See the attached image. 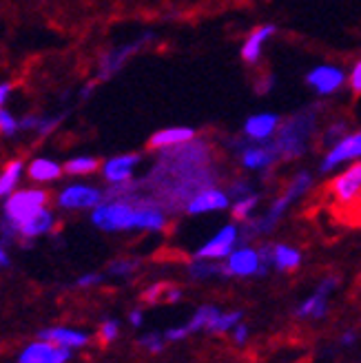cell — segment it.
I'll list each match as a JSON object with an SVG mask.
<instances>
[{"label": "cell", "instance_id": "bcb514c9", "mask_svg": "<svg viewBox=\"0 0 361 363\" xmlns=\"http://www.w3.org/2000/svg\"><path fill=\"white\" fill-rule=\"evenodd\" d=\"M355 339H357L355 333H346L344 337H341V343H344V346H350V343H355Z\"/></svg>", "mask_w": 361, "mask_h": 363}, {"label": "cell", "instance_id": "7402d4cb", "mask_svg": "<svg viewBox=\"0 0 361 363\" xmlns=\"http://www.w3.org/2000/svg\"><path fill=\"white\" fill-rule=\"evenodd\" d=\"M40 339L51 341V343H58V346H65V348H80V346H84V343L89 341V337L84 333L71 330V328H49V330H43Z\"/></svg>", "mask_w": 361, "mask_h": 363}, {"label": "cell", "instance_id": "277c9868", "mask_svg": "<svg viewBox=\"0 0 361 363\" xmlns=\"http://www.w3.org/2000/svg\"><path fill=\"white\" fill-rule=\"evenodd\" d=\"M311 189H313V173L309 169L297 171L264 215L250 217V220L244 222V226L240 228V242H250L252 238H260V235L270 233L286 215V211L291 208L299 197L309 195Z\"/></svg>", "mask_w": 361, "mask_h": 363}, {"label": "cell", "instance_id": "f546056e", "mask_svg": "<svg viewBox=\"0 0 361 363\" xmlns=\"http://www.w3.org/2000/svg\"><path fill=\"white\" fill-rule=\"evenodd\" d=\"M242 321V313L240 311H233V313H220L218 317L213 319V323L209 325V333H228L233 330L235 325Z\"/></svg>", "mask_w": 361, "mask_h": 363}, {"label": "cell", "instance_id": "3957f363", "mask_svg": "<svg viewBox=\"0 0 361 363\" xmlns=\"http://www.w3.org/2000/svg\"><path fill=\"white\" fill-rule=\"evenodd\" d=\"M319 120H321V106L319 104L304 106L301 111L282 120L279 129L273 138V144L277 149L279 160L293 162V160H299L309 153L311 140L317 133Z\"/></svg>", "mask_w": 361, "mask_h": 363}, {"label": "cell", "instance_id": "d6a6232c", "mask_svg": "<svg viewBox=\"0 0 361 363\" xmlns=\"http://www.w3.org/2000/svg\"><path fill=\"white\" fill-rule=\"evenodd\" d=\"M21 131V120H16V116L7 108H0V133L5 138H11Z\"/></svg>", "mask_w": 361, "mask_h": 363}, {"label": "cell", "instance_id": "ffe728a7", "mask_svg": "<svg viewBox=\"0 0 361 363\" xmlns=\"http://www.w3.org/2000/svg\"><path fill=\"white\" fill-rule=\"evenodd\" d=\"M193 138H197V131L193 126H169V129L155 131L149 138V149L153 151L169 149V147H175V144H184Z\"/></svg>", "mask_w": 361, "mask_h": 363}, {"label": "cell", "instance_id": "30bf717a", "mask_svg": "<svg viewBox=\"0 0 361 363\" xmlns=\"http://www.w3.org/2000/svg\"><path fill=\"white\" fill-rule=\"evenodd\" d=\"M346 82H348L346 71L335 65H319L306 74V84H309L317 96H333Z\"/></svg>", "mask_w": 361, "mask_h": 363}, {"label": "cell", "instance_id": "cb8c5ba5", "mask_svg": "<svg viewBox=\"0 0 361 363\" xmlns=\"http://www.w3.org/2000/svg\"><path fill=\"white\" fill-rule=\"evenodd\" d=\"M273 262L277 270H295L301 264V252L293 246H286V244H275L273 246Z\"/></svg>", "mask_w": 361, "mask_h": 363}, {"label": "cell", "instance_id": "60d3db41", "mask_svg": "<svg viewBox=\"0 0 361 363\" xmlns=\"http://www.w3.org/2000/svg\"><path fill=\"white\" fill-rule=\"evenodd\" d=\"M102 281V275H98V272H89V275H82L78 281H76V286L78 288H89V286H96V284H100Z\"/></svg>", "mask_w": 361, "mask_h": 363}, {"label": "cell", "instance_id": "ac0fdd59", "mask_svg": "<svg viewBox=\"0 0 361 363\" xmlns=\"http://www.w3.org/2000/svg\"><path fill=\"white\" fill-rule=\"evenodd\" d=\"M67 359H69V348L45 339L31 343L21 354V363H65Z\"/></svg>", "mask_w": 361, "mask_h": 363}, {"label": "cell", "instance_id": "7a4b0ae2", "mask_svg": "<svg viewBox=\"0 0 361 363\" xmlns=\"http://www.w3.org/2000/svg\"><path fill=\"white\" fill-rule=\"evenodd\" d=\"M91 222L106 233L118 230H165L167 228V211L144 193L133 199H104L94 213Z\"/></svg>", "mask_w": 361, "mask_h": 363}, {"label": "cell", "instance_id": "52a82bcc", "mask_svg": "<svg viewBox=\"0 0 361 363\" xmlns=\"http://www.w3.org/2000/svg\"><path fill=\"white\" fill-rule=\"evenodd\" d=\"M328 195L339 206H359L361 204V162H355L341 171L328 184Z\"/></svg>", "mask_w": 361, "mask_h": 363}, {"label": "cell", "instance_id": "44dd1931", "mask_svg": "<svg viewBox=\"0 0 361 363\" xmlns=\"http://www.w3.org/2000/svg\"><path fill=\"white\" fill-rule=\"evenodd\" d=\"M53 222H56V217L49 208H43L35 215H31L25 224H21V235L27 240H33V238H40V235L49 233L53 228Z\"/></svg>", "mask_w": 361, "mask_h": 363}, {"label": "cell", "instance_id": "1f68e13d", "mask_svg": "<svg viewBox=\"0 0 361 363\" xmlns=\"http://www.w3.org/2000/svg\"><path fill=\"white\" fill-rule=\"evenodd\" d=\"M226 191H228V195H231L233 202H235V199H242V197H246V195L257 193V191H255V186H252V182H248V179H244V177L233 179L231 184L226 186Z\"/></svg>", "mask_w": 361, "mask_h": 363}, {"label": "cell", "instance_id": "d590c367", "mask_svg": "<svg viewBox=\"0 0 361 363\" xmlns=\"http://www.w3.org/2000/svg\"><path fill=\"white\" fill-rule=\"evenodd\" d=\"M165 339H167V337H160V335H155V333H149V335H144V337L140 339V346H144V348L151 350V352H160L162 348H165Z\"/></svg>", "mask_w": 361, "mask_h": 363}, {"label": "cell", "instance_id": "f35d334b", "mask_svg": "<svg viewBox=\"0 0 361 363\" xmlns=\"http://www.w3.org/2000/svg\"><path fill=\"white\" fill-rule=\"evenodd\" d=\"M348 84L352 89V94H361V60L355 62V67L350 69L348 74Z\"/></svg>", "mask_w": 361, "mask_h": 363}, {"label": "cell", "instance_id": "f6af8a7d", "mask_svg": "<svg viewBox=\"0 0 361 363\" xmlns=\"http://www.w3.org/2000/svg\"><path fill=\"white\" fill-rule=\"evenodd\" d=\"M129 321H131V325H135V328H138V325H142V313L140 311H133L129 315Z\"/></svg>", "mask_w": 361, "mask_h": 363}, {"label": "cell", "instance_id": "8fae6325", "mask_svg": "<svg viewBox=\"0 0 361 363\" xmlns=\"http://www.w3.org/2000/svg\"><path fill=\"white\" fill-rule=\"evenodd\" d=\"M100 202H104V193L91 184H69L58 195V206L65 211L96 208Z\"/></svg>", "mask_w": 361, "mask_h": 363}, {"label": "cell", "instance_id": "7dc6e473", "mask_svg": "<svg viewBox=\"0 0 361 363\" xmlns=\"http://www.w3.org/2000/svg\"><path fill=\"white\" fill-rule=\"evenodd\" d=\"M9 264V257H7V252L3 248V244H0V266H7Z\"/></svg>", "mask_w": 361, "mask_h": 363}, {"label": "cell", "instance_id": "5b68a950", "mask_svg": "<svg viewBox=\"0 0 361 363\" xmlns=\"http://www.w3.org/2000/svg\"><path fill=\"white\" fill-rule=\"evenodd\" d=\"M47 199H49V195L43 189L16 191L7 197V202H5V220H9L11 224H16L18 228H21V224H25L31 215H35L47 206Z\"/></svg>", "mask_w": 361, "mask_h": 363}, {"label": "cell", "instance_id": "83f0119b", "mask_svg": "<svg viewBox=\"0 0 361 363\" xmlns=\"http://www.w3.org/2000/svg\"><path fill=\"white\" fill-rule=\"evenodd\" d=\"M260 193H252V195H246V197H242V199H235V202L231 204V213H233V217H235L238 222H246V220H250V215H252V211L257 208V204H260Z\"/></svg>", "mask_w": 361, "mask_h": 363}, {"label": "cell", "instance_id": "7bdbcfd3", "mask_svg": "<svg viewBox=\"0 0 361 363\" xmlns=\"http://www.w3.org/2000/svg\"><path fill=\"white\" fill-rule=\"evenodd\" d=\"M38 120H40V116H25L21 120V131H35V126H38Z\"/></svg>", "mask_w": 361, "mask_h": 363}, {"label": "cell", "instance_id": "ba28073f", "mask_svg": "<svg viewBox=\"0 0 361 363\" xmlns=\"http://www.w3.org/2000/svg\"><path fill=\"white\" fill-rule=\"evenodd\" d=\"M352 160H361V131L348 133L337 144H333L319 162V173L326 175L333 169L344 164V162H352Z\"/></svg>", "mask_w": 361, "mask_h": 363}, {"label": "cell", "instance_id": "ee69618b", "mask_svg": "<svg viewBox=\"0 0 361 363\" xmlns=\"http://www.w3.org/2000/svg\"><path fill=\"white\" fill-rule=\"evenodd\" d=\"M9 94H11V84L9 82H0V108H3V104L7 102Z\"/></svg>", "mask_w": 361, "mask_h": 363}, {"label": "cell", "instance_id": "d6986e66", "mask_svg": "<svg viewBox=\"0 0 361 363\" xmlns=\"http://www.w3.org/2000/svg\"><path fill=\"white\" fill-rule=\"evenodd\" d=\"M275 31H277L275 25H260V27L252 29V31L246 35V40H244V45H242V49H240L242 60H244L246 65H257L260 58H262L264 45H266L270 38H273Z\"/></svg>", "mask_w": 361, "mask_h": 363}, {"label": "cell", "instance_id": "4fadbf2b", "mask_svg": "<svg viewBox=\"0 0 361 363\" xmlns=\"http://www.w3.org/2000/svg\"><path fill=\"white\" fill-rule=\"evenodd\" d=\"M260 250L250 248V246H242L235 248L226 257L224 264V277H252L260 275Z\"/></svg>", "mask_w": 361, "mask_h": 363}, {"label": "cell", "instance_id": "836d02e7", "mask_svg": "<svg viewBox=\"0 0 361 363\" xmlns=\"http://www.w3.org/2000/svg\"><path fill=\"white\" fill-rule=\"evenodd\" d=\"M138 266H140L138 259H118V262H113L109 266V272H111V275H116V277H129L131 272L138 270Z\"/></svg>", "mask_w": 361, "mask_h": 363}, {"label": "cell", "instance_id": "9c48e42d", "mask_svg": "<svg viewBox=\"0 0 361 363\" xmlns=\"http://www.w3.org/2000/svg\"><path fill=\"white\" fill-rule=\"evenodd\" d=\"M240 242V226L226 224L213 238L195 250V259H226Z\"/></svg>", "mask_w": 361, "mask_h": 363}, {"label": "cell", "instance_id": "f1b7e54d", "mask_svg": "<svg viewBox=\"0 0 361 363\" xmlns=\"http://www.w3.org/2000/svg\"><path fill=\"white\" fill-rule=\"evenodd\" d=\"M222 311L220 308H215V306H202L200 311H197L193 317H191V321L187 323V328H189V335L191 333H197V330H206L209 325L213 323V319L218 317Z\"/></svg>", "mask_w": 361, "mask_h": 363}, {"label": "cell", "instance_id": "ab89813d", "mask_svg": "<svg viewBox=\"0 0 361 363\" xmlns=\"http://www.w3.org/2000/svg\"><path fill=\"white\" fill-rule=\"evenodd\" d=\"M233 341L238 343V346H244V343L248 341V328L240 321L235 328H233Z\"/></svg>", "mask_w": 361, "mask_h": 363}, {"label": "cell", "instance_id": "8992f818", "mask_svg": "<svg viewBox=\"0 0 361 363\" xmlns=\"http://www.w3.org/2000/svg\"><path fill=\"white\" fill-rule=\"evenodd\" d=\"M153 40V33L151 31H147V33H142V35H138V38H133V40H129V43H124V45H118V47H113V49H109V51H104L102 56H100V60H98V78L100 80H109V78H113L118 71L129 62L135 53H140L144 47H147L149 43Z\"/></svg>", "mask_w": 361, "mask_h": 363}, {"label": "cell", "instance_id": "e0dca14e", "mask_svg": "<svg viewBox=\"0 0 361 363\" xmlns=\"http://www.w3.org/2000/svg\"><path fill=\"white\" fill-rule=\"evenodd\" d=\"M279 124H282V118L277 113H255L246 118L242 133L250 142H270V138H275Z\"/></svg>", "mask_w": 361, "mask_h": 363}, {"label": "cell", "instance_id": "7c38bea8", "mask_svg": "<svg viewBox=\"0 0 361 363\" xmlns=\"http://www.w3.org/2000/svg\"><path fill=\"white\" fill-rule=\"evenodd\" d=\"M238 157H240V164L252 173L268 171L279 160L273 140L270 142H250L248 140V144L238 153Z\"/></svg>", "mask_w": 361, "mask_h": 363}, {"label": "cell", "instance_id": "e575fe53", "mask_svg": "<svg viewBox=\"0 0 361 363\" xmlns=\"http://www.w3.org/2000/svg\"><path fill=\"white\" fill-rule=\"evenodd\" d=\"M60 122H62V116H40L38 126H35V133H38V135H49Z\"/></svg>", "mask_w": 361, "mask_h": 363}, {"label": "cell", "instance_id": "484cf974", "mask_svg": "<svg viewBox=\"0 0 361 363\" xmlns=\"http://www.w3.org/2000/svg\"><path fill=\"white\" fill-rule=\"evenodd\" d=\"M23 162L21 160H13L5 167V171L0 173V197H9L16 189V184L21 182L23 175Z\"/></svg>", "mask_w": 361, "mask_h": 363}, {"label": "cell", "instance_id": "5bb4252c", "mask_svg": "<svg viewBox=\"0 0 361 363\" xmlns=\"http://www.w3.org/2000/svg\"><path fill=\"white\" fill-rule=\"evenodd\" d=\"M231 204H233V199L226 189L209 186V189H202L200 193H195L184 211L189 215H204L213 211H226L231 208Z\"/></svg>", "mask_w": 361, "mask_h": 363}, {"label": "cell", "instance_id": "4dcf8cb0", "mask_svg": "<svg viewBox=\"0 0 361 363\" xmlns=\"http://www.w3.org/2000/svg\"><path fill=\"white\" fill-rule=\"evenodd\" d=\"M344 135H348V122L346 120H337V122L326 126V131H323V135H321V142H323V147L331 149L333 144H337Z\"/></svg>", "mask_w": 361, "mask_h": 363}, {"label": "cell", "instance_id": "603a6c76", "mask_svg": "<svg viewBox=\"0 0 361 363\" xmlns=\"http://www.w3.org/2000/svg\"><path fill=\"white\" fill-rule=\"evenodd\" d=\"M27 173L31 179L35 182H53V179H58L65 169L58 164L56 160H49V157H38V160H33L31 164L27 167Z\"/></svg>", "mask_w": 361, "mask_h": 363}, {"label": "cell", "instance_id": "74e56055", "mask_svg": "<svg viewBox=\"0 0 361 363\" xmlns=\"http://www.w3.org/2000/svg\"><path fill=\"white\" fill-rule=\"evenodd\" d=\"M275 86V76L273 74H262L260 78H257V82H255V91L260 96H264V94H268L270 89Z\"/></svg>", "mask_w": 361, "mask_h": 363}, {"label": "cell", "instance_id": "8d00e7d4", "mask_svg": "<svg viewBox=\"0 0 361 363\" xmlns=\"http://www.w3.org/2000/svg\"><path fill=\"white\" fill-rule=\"evenodd\" d=\"M118 330H120L118 321H113V319L104 321V323H102V328H100V339H102L104 343H111V341L118 337Z\"/></svg>", "mask_w": 361, "mask_h": 363}, {"label": "cell", "instance_id": "6da1fadb", "mask_svg": "<svg viewBox=\"0 0 361 363\" xmlns=\"http://www.w3.org/2000/svg\"><path fill=\"white\" fill-rule=\"evenodd\" d=\"M222 167L218 164L215 147L209 140L193 138L157 151L153 169L140 179L142 193L167 213L184 211L191 197L202 189L218 186Z\"/></svg>", "mask_w": 361, "mask_h": 363}, {"label": "cell", "instance_id": "b9f144b4", "mask_svg": "<svg viewBox=\"0 0 361 363\" xmlns=\"http://www.w3.org/2000/svg\"><path fill=\"white\" fill-rule=\"evenodd\" d=\"M189 335V328L187 325H177V328H171V330H167V339L169 341H179V339H184Z\"/></svg>", "mask_w": 361, "mask_h": 363}, {"label": "cell", "instance_id": "4316f807", "mask_svg": "<svg viewBox=\"0 0 361 363\" xmlns=\"http://www.w3.org/2000/svg\"><path fill=\"white\" fill-rule=\"evenodd\" d=\"M189 275L197 281L213 279V277H224V266L213 264V259H195L189 266Z\"/></svg>", "mask_w": 361, "mask_h": 363}, {"label": "cell", "instance_id": "9a60e30c", "mask_svg": "<svg viewBox=\"0 0 361 363\" xmlns=\"http://www.w3.org/2000/svg\"><path fill=\"white\" fill-rule=\"evenodd\" d=\"M339 279L337 277H326L319 286L315 293L301 301V306L297 308V317H311V319H321V317H326L328 313V297L331 293L337 288Z\"/></svg>", "mask_w": 361, "mask_h": 363}, {"label": "cell", "instance_id": "2e32d148", "mask_svg": "<svg viewBox=\"0 0 361 363\" xmlns=\"http://www.w3.org/2000/svg\"><path fill=\"white\" fill-rule=\"evenodd\" d=\"M140 162H142V155H138V153L113 155L102 164V177L109 182V184H118V182L133 179V173L140 167Z\"/></svg>", "mask_w": 361, "mask_h": 363}, {"label": "cell", "instance_id": "d4e9b609", "mask_svg": "<svg viewBox=\"0 0 361 363\" xmlns=\"http://www.w3.org/2000/svg\"><path fill=\"white\" fill-rule=\"evenodd\" d=\"M62 169L67 175H74V177L91 175L100 169V162H98V157H91V155H78V157H71L69 162H65Z\"/></svg>", "mask_w": 361, "mask_h": 363}]
</instances>
